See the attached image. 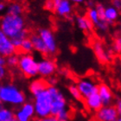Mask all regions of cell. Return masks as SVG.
Returning <instances> with one entry per match:
<instances>
[{"instance_id": "obj_6", "label": "cell", "mask_w": 121, "mask_h": 121, "mask_svg": "<svg viewBox=\"0 0 121 121\" xmlns=\"http://www.w3.org/2000/svg\"><path fill=\"white\" fill-rule=\"evenodd\" d=\"M119 112L115 106H103L96 112V119L98 121H117L119 119Z\"/></svg>"}, {"instance_id": "obj_28", "label": "cell", "mask_w": 121, "mask_h": 121, "mask_svg": "<svg viewBox=\"0 0 121 121\" xmlns=\"http://www.w3.org/2000/svg\"><path fill=\"white\" fill-rule=\"evenodd\" d=\"M16 119H17V121H30L31 119L19 109L16 112Z\"/></svg>"}, {"instance_id": "obj_18", "label": "cell", "mask_w": 121, "mask_h": 121, "mask_svg": "<svg viewBox=\"0 0 121 121\" xmlns=\"http://www.w3.org/2000/svg\"><path fill=\"white\" fill-rule=\"evenodd\" d=\"M76 23L79 28L83 31H90L93 29V24L91 23L90 20L86 17H83V16L78 17L76 18Z\"/></svg>"}, {"instance_id": "obj_43", "label": "cell", "mask_w": 121, "mask_h": 121, "mask_svg": "<svg viewBox=\"0 0 121 121\" xmlns=\"http://www.w3.org/2000/svg\"><path fill=\"white\" fill-rule=\"evenodd\" d=\"M64 121H67V120H64Z\"/></svg>"}, {"instance_id": "obj_34", "label": "cell", "mask_w": 121, "mask_h": 121, "mask_svg": "<svg viewBox=\"0 0 121 121\" xmlns=\"http://www.w3.org/2000/svg\"><path fill=\"white\" fill-rule=\"evenodd\" d=\"M112 4L119 12H121V0H112Z\"/></svg>"}, {"instance_id": "obj_40", "label": "cell", "mask_w": 121, "mask_h": 121, "mask_svg": "<svg viewBox=\"0 0 121 121\" xmlns=\"http://www.w3.org/2000/svg\"><path fill=\"white\" fill-rule=\"evenodd\" d=\"M2 105H3V102L1 100V99H0V108H2Z\"/></svg>"}, {"instance_id": "obj_39", "label": "cell", "mask_w": 121, "mask_h": 121, "mask_svg": "<svg viewBox=\"0 0 121 121\" xmlns=\"http://www.w3.org/2000/svg\"><path fill=\"white\" fill-rule=\"evenodd\" d=\"M54 2H55V4H57V3L60 2V1H62V0H53Z\"/></svg>"}, {"instance_id": "obj_41", "label": "cell", "mask_w": 121, "mask_h": 121, "mask_svg": "<svg viewBox=\"0 0 121 121\" xmlns=\"http://www.w3.org/2000/svg\"><path fill=\"white\" fill-rule=\"evenodd\" d=\"M117 121H121V116H119V119H117Z\"/></svg>"}, {"instance_id": "obj_17", "label": "cell", "mask_w": 121, "mask_h": 121, "mask_svg": "<svg viewBox=\"0 0 121 121\" xmlns=\"http://www.w3.org/2000/svg\"><path fill=\"white\" fill-rule=\"evenodd\" d=\"M119 11L117 10L116 8H114L112 5L106 7L105 9V14H104V20H106L107 23L111 25L113 24L116 21L119 20Z\"/></svg>"}, {"instance_id": "obj_32", "label": "cell", "mask_w": 121, "mask_h": 121, "mask_svg": "<svg viewBox=\"0 0 121 121\" xmlns=\"http://www.w3.org/2000/svg\"><path fill=\"white\" fill-rule=\"evenodd\" d=\"M55 6H56V4L53 0H47L46 1L45 7L48 10H55Z\"/></svg>"}, {"instance_id": "obj_7", "label": "cell", "mask_w": 121, "mask_h": 121, "mask_svg": "<svg viewBox=\"0 0 121 121\" xmlns=\"http://www.w3.org/2000/svg\"><path fill=\"white\" fill-rule=\"evenodd\" d=\"M38 34L45 43L46 47L48 48V54L56 55L57 52V43L53 32L48 29H40L38 30Z\"/></svg>"}, {"instance_id": "obj_23", "label": "cell", "mask_w": 121, "mask_h": 121, "mask_svg": "<svg viewBox=\"0 0 121 121\" xmlns=\"http://www.w3.org/2000/svg\"><path fill=\"white\" fill-rule=\"evenodd\" d=\"M86 17L88 18L91 23H93L94 26L101 20L98 14V11H97L95 8H90V9H88L87 13H86Z\"/></svg>"}, {"instance_id": "obj_27", "label": "cell", "mask_w": 121, "mask_h": 121, "mask_svg": "<svg viewBox=\"0 0 121 121\" xmlns=\"http://www.w3.org/2000/svg\"><path fill=\"white\" fill-rule=\"evenodd\" d=\"M112 48H113V50L116 53L121 54V35H118L117 37H115V39L113 41Z\"/></svg>"}, {"instance_id": "obj_13", "label": "cell", "mask_w": 121, "mask_h": 121, "mask_svg": "<svg viewBox=\"0 0 121 121\" xmlns=\"http://www.w3.org/2000/svg\"><path fill=\"white\" fill-rule=\"evenodd\" d=\"M30 39L32 42L34 50L37 51L38 53L42 54L43 56H48V55H49L45 43H44V42L41 38V36L39 35L38 33H33V34H31L30 35Z\"/></svg>"}, {"instance_id": "obj_31", "label": "cell", "mask_w": 121, "mask_h": 121, "mask_svg": "<svg viewBox=\"0 0 121 121\" xmlns=\"http://www.w3.org/2000/svg\"><path fill=\"white\" fill-rule=\"evenodd\" d=\"M34 121H58V119L56 116L50 115V116L45 117V118H37Z\"/></svg>"}, {"instance_id": "obj_15", "label": "cell", "mask_w": 121, "mask_h": 121, "mask_svg": "<svg viewBox=\"0 0 121 121\" xmlns=\"http://www.w3.org/2000/svg\"><path fill=\"white\" fill-rule=\"evenodd\" d=\"M56 13L60 17H68L72 12V4L70 0H62L56 4L55 10Z\"/></svg>"}, {"instance_id": "obj_12", "label": "cell", "mask_w": 121, "mask_h": 121, "mask_svg": "<svg viewBox=\"0 0 121 121\" xmlns=\"http://www.w3.org/2000/svg\"><path fill=\"white\" fill-rule=\"evenodd\" d=\"M98 93L100 97L103 106H110L113 100V94L111 88L106 84H99L98 86Z\"/></svg>"}, {"instance_id": "obj_42", "label": "cell", "mask_w": 121, "mask_h": 121, "mask_svg": "<svg viewBox=\"0 0 121 121\" xmlns=\"http://www.w3.org/2000/svg\"><path fill=\"white\" fill-rule=\"evenodd\" d=\"M18 1H21V2H23V1H24V0H18Z\"/></svg>"}, {"instance_id": "obj_19", "label": "cell", "mask_w": 121, "mask_h": 121, "mask_svg": "<svg viewBox=\"0 0 121 121\" xmlns=\"http://www.w3.org/2000/svg\"><path fill=\"white\" fill-rule=\"evenodd\" d=\"M23 6L19 2H12L8 5L7 13L15 16H22L23 12Z\"/></svg>"}, {"instance_id": "obj_16", "label": "cell", "mask_w": 121, "mask_h": 121, "mask_svg": "<svg viewBox=\"0 0 121 121\" xmlns=\"http://www.w3.org/2000/svg\"><path fill=\"white\" fill-rule=\"evenodd\" d=\"M49 86L48 83V81H45L43 79H37L33 81L30 85V93H32L34 97L42 93L43 91L48 89Z\"/></svg>"}, {"instance_id": "obj_38", "label": "cell", "mask_w": 121, "mask_h": 121, "mask_svg": "<svg viewBox=\"0 0 121 121\" xmlns=\"http://www.w3.org/2000/svg\"><path fill=\"white\" fill-rule=\"evenodd\" d=\"M119 31L121 32V16L119 18Z\"/></svg>"}, {"instance_id": "obj_22", "label": "cell", "mask_w": 121, "mask_h": 121, "mask_svg": "<svg viewBox=\"0 0 121 121\" xmlns=\"http://www.w3.org/2000/svg\"><path fill=\"white\" fill-rule=\"evenodd\" d=\"M20 110L23 112H24L28 117H30V119L34 115H35V106H34V104L31 103V102H25L24 104H23L22 106H21Z\"/></svg>"}, {"instance_id": "obj_2", "label": "cell", "mask_w": 121, "mask_h": 121, "mask_svg": "<svg viewBox=\"0 0 121 121\" xmlns=\"http://www.w3.org/2000/svg\"><path fill=\"white\" fill-rule=\"evenodd\" d=\"M0 99L3 103L13 106H22L25 103V94L13 84L0 85Z\"/></svg>"}, {"instance_id": "obj_10", "label": "cell", "mask_w": 121, "mask_h": 121, "mask_svg": "<svg viewBox=\"0 0 121 121\" xmlns=\"http://www.w3.org/2000/svg\"><path fill=\"white\" fill-rule=\"evenodd\" d=\"M56 70V63L50 59H43L38 62V73L43 77H51Z\"/></svg>"}, {"instance_id": "obj_21", "label": "cell", "mask_w": 121, "mask_h": 121, "mask_svg": "<svg viewBox=\"0 0 121 121\" xmlns=\"http://www.w3.org/2000/svg\"><path fill=\"white\" fill-rule=\"evenodd\" d=\"M33 50H34V47H33L32 42L30 41V37H28L23 41L18 52H20L21 54H30Z\"/></svg>"}, {"instance_id": "obj_14", "label": "cell", "mask_w": 121, "mask_h": 121, "mask_svg": "<svg viewBox=\"0 0 121 121\" xmlns=\"http://www.w3.org/2000/svg\"><path fill=\"white\" fill-rule=\"evenodd\" d=\"M85 105L90 111L98 112L103 106V103L98 93H93L85 99Z\"/></svg>"}, {"instance_id": "obj_29", "label": "cell", "mask_w": 121, "mask_h": 121, "mask_svg": "<svg viewBox=\"0 0 121 121\" xmlns=\"http://www.w3.org/2000/svg\"><path fill=\"white\" fill-rule=\"evenodd\" d=\"M58 121H64V120H68V119L69 118V112L67 109H64L61 112H60L57 116H56Z\"/></svg>"}, {"instance_id": "obj_3", "label": "cell", "mask_w": 121, "mask_h": 121, "mask_svg": "<svg viewBox=\"0 0 121 121\" xmlns=\"http://www.w3.org/2000/svg\"><path fill=\"white\" fill-rule=\"evenodd\" d=\"M35 115L37 118H45L51 115V96L48 89L35 96L34 100Z\"/></svg>"}, {"instance_id": "obj_25", "label": "cell", "mask_w": 121, "mask_h": 121, "mask_svg": "<svg viewBox=\"0 0 121 121\" xmlns=\"http://www.w3.org/2000/svg\"><path fill=\"white\" fill-rule=\"evenodd\" d=\"M18 62H19V56H18L17 54L6 57V65H7L8 67H10V68L17 67Z\"/></svg>"}, {"instance_id": "obj_24", "label": "cell", "mask_w": 121, "mask_h": 121, "mask_svg": "<svg viewBox=\"0 0 121 121\" xmlns=\"http://www.w3.org/2000/svg\"><path fill=\"white\" fill-rule=\"evenodd\" d=\"M68 89H69V93H70V94L73 96V98L75 99L76 100L81 101L82 99H83V97H82V95H81V92H80V90L78 89L77 86H75V85H71V86H69Z\"/></svg>"}, {"instance_id": "obj_1", "label": "cell", "mask_w": 121, "mask_h": 121, "mask_svg": "<svg viewBox=\"0 0 121 121\" xmlns=\"http://www.w3.org/2000/svg\"><path fill=\"white\" fill-rule=\"evenodd\" d=\"M0 30L11 40L23 41L29 36V31L25 27V20L22 16L7 13L0 19Z\"/></svg>"}, {"instance_id": "obj_26", "label": "cell", "mask_w": 121, "mask_h": 121, "mask_svg": "<svg viewBox=\"0 0 121 121\" xmlns=\"http://www.w3.org/2000/svg\"><path fill=\"white\" fill-rule=\"evenodd\" d=\"M109 26H110V24H109L106 20H100L97 24H96L95 27L99 31L104 33V32H106V31L108 30Z\"/></svg>"}, {"instance_id": "obj_8", "label": "cell", "mask_w": 121, "mask_h": 121, "mask_svg": "<svg viewBox=\"0 0 121 121\" xmlns=\"http://www.w3.org/2000/svg\"><path fill=\"white\" fill-rule=\"evenodd\" d=\"M17 53V49L13 45L11 39L0 30V56L8 57Z\"/></svg>"}, {"instance_id": "obj_11", "label": "cell", "mask_w": 121, "mask_h": 121, "mask_svg": "<svg viewBox=\"0 0 121 121\" xmlns=\"http://www.w3.org/2000/svg\"><path fill=\"white\" fill-rule=\"evenodd\" d=\"M93 49L96 58L102 64H106L111 60V55L108 53L104 45L99 41H94L93 43Z\"/></svg>"}, {"instance_id": "obj_20", "label": "cell", "mask_w": 121, "mask_h": 121, "mask_svg": "<svg viewBox=\"0 0 121 121\" xmlns=\"http://www.w3.org/2000/svg\"><path fill=\"white\" fill-rule=\"evenodd\" d=\"M0 121H17L16 114L8 108H0Z\"/></svg>"}, {"instance_id": "obj_33", "label": "cell", "mask_w": 121, "mask_h": 121, "mask_svg": "<svg viewBox=\"0 0 121 121\" xmlns=\"http://www.w3.org/2000/svg\"><path fill=\"white\" fill-rule=\"evenodd\" d=\"M7 75V69L5 68V66L0 65V81H2Z\"/></svg>"}, {"instance_id": "obj_35", "label": "cell", "mask_w": 121, "mask_h": 121, "mask_svg": "<svg viewBox=\"0 0 121 121\" xmlns=\"http://www.w3.org/2000/svg\"><path fill=\"white\" fill-rule=\"evenodd\" d=\"M116 106L117 111H118V112H119V115L121 116V99H118V101H117V103H116V106Z\"/></svg>"}, {"instance_id": "obj_4", "label": "cell", "mask_w": 121, "mask_h": 121, "mask_svg": "<svg viewBox=\"0 0 121 121\" xmlns=\"http://www.w3.org/2000/svg\"><path fill=\"white\" fill-rule=\"evenodd\" d=\"M17 67L27 78H32L38 74V62L30 54H22L19 56Z\"/></svg>"}, {"instance_id": "obj_5", "label": "cell", "mask_w": 121, "mask_h": 121, "mask_svg": "<svg viewBox=\"0 0 121 121\" xmlns=\"http://www.w3.org/2000/svg\"><path fill=\"white\" fill-rule=\"evenodd\" d=\"M48 90L51 96V115L56 117L60 112L66 109L67 102L65 97L55 86H49Z\"/></svg>"}, {"instance_id": "obj_37", "label": "cell", "mask_w": 121, "mask_h": 121, "mask_svg": "<svg viewBox=\"0 0 121 121\" xmlns=\"http://www.w3.org/2000/svg\"><path fill=\"white\" fill-rule=\"evenodd\" d=\"M70 1L74 3V4H81V3H83L85 0H70Z\"/></svg>"}, {"instance_id": "obj_36", "label": "cell", "mask_w": 121, "mask_h": 121, "mask_svg": "<svg viewBox=\"0 0 121 121\" xmlns=\"http://www.w3.org/2000/svg\"><path fill=\"white\" fill-rule=\"evenodd\" d=\"M5 8H6V4L4 2H3V1H0V12L4 10Z\"/></svg>"}, {"instance_id": "obj_30", "label": "cell", "mask_w": 121, "mask_h": 121, "mask_svg": "<svg viewBox=\"0 0 121 121\" xmlns=\"http://www.w3.org/2000/svg\"><path fill=\"white\" fill-rule=\"evenodd\" d=\"M95 9L98 11L99 18H100L101 20H104V14H105V9H106V7L103 4H96Z\"/></svg>"}, {"instance_id": "obj_9", "label": "cell", "mask_w": 121, "mask_h": 121, "mask_svg": "<svg viewBox=\"0 0 121 121\" xmlns=\"http://www.w3.org/2000/svg\"><path fill=\"white\" fill-rule=\"evenodd\" d=\"M77 87L81 92L83 99L89 97L93 93H98V86L88 79H81L77 83Z\"/></svg>"}]
</instances>
